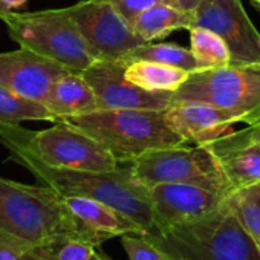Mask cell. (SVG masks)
Wrapping results in <instances>:
<instances>
[{
	"instance_id": "cell-1",
	"label": "cell",
	"mask_w": 260,
	"mask_h": 260,
	"mask_svg": "<svg viewBox=\"0 0 260 260\" xmlns=\"http://www.w3.org/2000/svg\"><path fill=\"white\" fill-rule=\"evenodd\" d=\"M0 143L8 150L10 161L25 167L36 176L39 184L51 187L60 196L95 199L138 222L147 234L155 230L149 188L134 176L128 164L110 172H86L48 166L26 146L19 132V124L0 125Z\"/></svg>"
},
{
	"instance_id": "cell-7",
	"label": "cell",
	"mask_w": 260,
	"mask_h": 260,
	"mask_svg": "<svg viewBox=\"0 0 260 260\" xmlns=\"http://www.w3.org/2000/svg\"><path fill=\"white\" fill-rule=\"evenodd\" d=\"M134 176L147 188L158 184H193L223 194L233 191L216 159L205 146H178L146 153L128 164Z\"/></svg>"
},
{
	"instance_id": "cell-11",
	"label": "cell",
	"mask_w": 260,
	"mask_h": 260,
	"mask_svg": "<svg viewBox=\"0 0 260 260\" xmlns=\"http://www.w3.org/2000/svg\"><path fill=\"white\" fill-rule=\"evenodd\" d=\"M124 69L125 64L121 61L100 60L81 72L96 96L100 110H166L172 104L173 92L146 90L130 83L124 75Z\"/></svg>"
},
{
	"instance_id": "cell-20",
	"label": "cell",
	"mask_w": 260,
	"mask_h": 260,
	"mask_svg": "<svg viewBox=\"0 0 260 260\" xmlns=\"http://www.w3.org/2000/svg\"><path fill=\"white\" fill-rule=\"evenodd\" d=\"M23 121L57 122L58 119L45 103L22 96L0 86V125H17Z\"/></svg>"
},
{
	"instance_id": "cell-21",
	"label": "cell",
	"mask_w": 260,
	"mask_h": 260,
	"mask_svg": "<svg viewBox=\"0 0 260 260\" xmlns=\"http://www.w3.org/2000/svg\"><path fill=\"white\" fill-rule=\"evenodd\" d=\"M98 246L75 236H54L37 243H28L32 260H89Z\"/></svg>"
},
{
	"instance_id": "cell-8",
	"label": "cell",
	"mask_w": 260,
	"mask_h": 260,
	"mask_svg": "<svg viewBox=\"0 0 260 260\" xmlns=\"http://www.w3.org/2000/svg\"><path fill=\"white\" fill-rule=\"evenodd\" d=\"M19 132L34 155L48 166L86 172H110L119 167L100 141L64 121L39 132L19 124Z\"/></svg>"
},
{
	"instance_id": "cell-17",
	"label": "cell",
	"mask_w": 260,
	"mask_h": 260,
	"mask_svg": "<svg viewBox=\"0 0 260 260\" xmlns=\"http://www.w3.org/2000/svg\"><path fill=\"white\" fill-rule=\"evenodd\" d=\"M45 104L51 109L58 121L63 118L100 110L96 96L86 78L72 71L61 75L52 84Z\"/></svg>"
},
{
	"instance_id": "cell-32",
	"label": "cell",
	"mask_w": 260,
	"mask_h": 260,
	"mask_svg": "<svg viewBox=\"0 0 260 260\" xmlns=\"http://www.w3.org/2000/svg\"><path fill=\"white\" fill-rule=\"evenodd\" d=\"M252 4H254V5H255L258 10H260V0H252Z\"/></svg>"
},
{
	"instance_id": "cell-4",
	"label": "cell",
	"mask_w": 260,
	"mask_h": 260,
	"mask_svg": "<svg viewBox=\"0 0 260 260\" xmlns=\"http://www.w3.org/2000/svg\"><path fill=\"white\" fill-rule=\"evenodd\" d=\"M173 260H260V252L223 202L211 214L147 234Z\"/></svg>"
},
{
	"instance_id": "cell-27",
	"label": "cell",
	"mask_w": 260,
	"mask_h": 260,
	"mask_svg": "<svg viewBox=\"0 0 260 260\" xmlns=\"http://www.w3.org/2000/svg\"><path fill=\"white\" fill-rule=\"evenodd\" d=\"M104 2L112 4L119 13L121 16L132 25L134 20L137 19V16L144 11L146 8L155 5V4H170V0H104Z\"/></svg>"
},
{
	"instance_id": "cell-24",
	"label": "cell",
	"mask_w": 260,
	"mask_h": 260,
	"mask_svg": "<svg viewBox=\"0 0 260 260\" xmlns=\"http://www.w3.org/2000/svg\"><path fill=\"white\" fill-rule=\"evenodd\" d=\"M190 31L191 54L194 55L201 71L223 68L231 63V55L226 43L213 31L194 26Z\"/></svg>"
},
{
	"instance_id": "cell-10",
	"label": "cell",
	"mask_w": 260,
	"mask_h": 260,
	"mask_svg": "<svg viewBox=\"0 0 260 260\" xmlns=\"http://www.w3.org/2000/svg\"><path fill=\"white\" fill-rule=\"evenodd\" d=\"M194 26L216 32L226 43L231 55L230 64L260 63V34L240 0H205L194 11Z\"/></svg>"
},
{
	"instance_id": "cell-26",
	"label": "cell",
	"mask_w": 260,
	"mask_h": 260,
	"mask_svg": "<svg viewBox=\"0 0 260 260\" xmlns=\"http://www.w3.org/2000/svg\"><path fill=\"white\" fill-rule=\"evenodd\" d=\"M26 242L0 230V260H32L26 252Z\"/></svg>"
},
{
	"instance_id": "cell-30",
	"label": "cell",
	"mask_w": 260,
	"mask_h": 260,
	"mask_svg": "<svg viewBox=\"0 0 260 260\" xmlns=\"http://www.w3.org/2000/svg\"><path fill=\"white\" fill-rule=\"evenodd\" d=\"M89 260H112V258H110V257H107L101 249H98V248H96V249L93 251V254H92V257H90Z\"/></svg>"
},
{
	"instance_id": "cell-12",
	"label": "cell",
	"mask_w": 260,
	"mask_h": 260,
	"mask_svg": "<svg viewBox=\"0 0 260 260\" xmlns=\"http://www.w3.org/2000/svg\"><path fill=\"white\" fill-rule=\"evenodd\" d=\"M155 230L202 219L225 202L226 194L193 184H158L149 188ZM152 231V233H153Z\"/></svg>"
},
{
	"instance_id": "cell-25",
	"label": "cell",
	"mask_w": 260,
	"mask_h": 260,
	"mask_svg": "<svg viewBox=\"0 0 260 260\" xmlns=\"http://www.w3.org/2000/svg\"><path fill=\"white\" fill-rule=\"evenodd\" d=\"M121 245L130 260H173L147 234H124Z\"/></svg>"
},
{
	"instance_id": "cell-22",
	"label": "cell",
	"mask_w": 260,
	"mask_h": 260,
	"mask_svg": "<svg viewBox=\"0 0 260 260\" xmlns=\"http://www.w3.org/2000/svg\"><path fill=\"white\" fill-rule=\"evenodd\" d=\"M225 204L260 252V182L233 190Z\"/></svg>"
},
{
	"instance_id": "cell-2",
	"label": "cell",
	"mask_w": 260,
	"mask_h": 260,
	"mask_svg": "<svg viewBox=\"0 0 260 260\" xmlns=\"http://www.w3.org/2000/svg\"><path fill=\"white\" fill-rule=\"evenodd\" d=\"M60 121L100 141L119 164H130L155 150L185 146L166 122L164 110H96Z\"/></svg>"
},
{
	"instance_id": "cell-15",
	"label": "cell",
	"mask_w": 260,
	"mask_h": 260,
	"mask_svg": "<svg viewBox=\"0 0 260 260\" xmlns=\"http://www.w3.org/2000/svg\"><path fill=\"white\" fill-rule=\"evenodd\" d=\"M166 122L185 143L204 146L225 134L239 116L202 101H172L164 110Z\"/></svg>"
},
{
	"instance_id": "cell-16",
	"label": "cell",
	"mask_w": 260,
	"mask_h": 260,
	"mask_svg": "<svg viewBox=\"0 0 260 260\" xmlns=\"http://www.w3.org/2000/svg\"><path fill=\"white\" fill-rule=\"evenodd\" d=\"M63 199L68 210L78 220L95 246L116 236L147 234L138 222L107 204L81 196H66Z\"/></svg>"
},
{
	"instance_id": "cell-3",
	"label": "cell",
	"mask_w": 260,
	"mask_h": 260,
	"mask_svg": "<svg viewBox=\"0 0 260 260\" xmlns=\"http://www.w3.org/2000/svg\"><path fill=\"white\" fill-rule=\"evenodd\" d=\"M0 230L26 243L54 236H75L92 243L55 190L43 184L26 185L2 176Z\"/></svg>"
},
{
	"instance_id": "cell-19",
	"label": "cell",
	"mask_w": 260,
	"mask_h": 260,
	"mask_svg": "<svg viewBox=\"0 0 260 260\" xmlns=\"http://www.w3.org/2000/svg\"><path fill=\"white\" fill-rule=\"evenodd\" d=\"M125 78L150 92H176L190 77V72L146 60H134L125 64Z\"/></svg>"
},
{
	"instance_id": "cell-31",
	"label": "cell",
	"mask_w": 260,
	"mask_h": 260,
	"mask_svg": "<svg viewBox=\"0 0 260 260\" xmlns=\"http://www.w3.org/2000/svg\"><path fill=\"white\" fill-rule=\"evenodd\" d=\"M252 127H254V132H255V135H257V138H258V141H260V122H257V124H254Z\"/></svg>"
},
{
	"instance_id": "cell-28",
	"label": "cell",
	"mask_w": 260,
	"mask_h": 260,
	"mask_svg": "<svg viewBox=\"0 0 260 260\" xmlns=\"http://www.w3.org/2000/svg\"><path fill=\"white\" fill-rule=\"evenodd\" d=\"M28 0H0V10L4 11H20L26 8Z\"/></svg>"
},
{
	"instance_id": "cell-9",
	"label": "cell",
	"mask_w": 260,
	"mask_h": 260,
	"mask_svg": "<svg viewBox=\"0 0 260 260\" xmlns=\"http://www.w3.org/2000/svg\"><path fill=\"white\" fill-rule=\"evenodd\" d=\"M66 10L98 61L124 63L130 52L146 43L121 13L104 0H81Z\"/></svg>"
},
{
	"instance_id": "cell-18",
	"label": "cell",
	"mask_w": 260,
	"mask_h": 260,
	"mask_svg": "<svg viewBox=\"0 0 260 260\" xmlns=\"http://www.w3.org/2000/svg\"><path fill=\"white\" fill-rule=\"evenodd\" d=\"M194 13L184 11L170 4H155L141 11L132 23L134 31L146 42L164 39L178 29H191Z\"/></svg>"
},
{
	"instance_id": "cell-6",
	"label": "cell",
	"mask_w": 260,
	"mask_h": 260,
	"mask_svg": "<svg viewBox=\"0 0 260 260\" xmlns=\"http://www.w3.org/2000/svg\"><path fill=\"white\" fill-rule=\"evenodd\" d=\"M172 101L208 103L254 125L260 122V63L196 71L173 93Z\"/></svg>"
},
{
	"instance_id": "cell-13",
	"label": "cell",
	"mask_w": 260,
	"mask_h": 260,
	"mask_svg": "<svg viewBox=\"0 0 260 260\" xmlns=\"http://www.w3.org/2000/svg\"><path fill=\"white\" fill-rule=\"evenodd\" d=\"M68 72V68L25 48L0 52V86L40 103H46L52 84Z\"/></svg>"
},
{
	"instance_id": "cell-23",
	"label": "cell",
	"mask_w": 260,
	"mask_h": 260,
	"mask_svg": "<svg viewBox=\"0 0 260 260\" xmlns=\"http://www.w3.org/2000/svg\"><path fill=\"white\" fill-rule=\"evenodd\" d=\"M134 60H146V61L161 63V64L184 69L190 74L201 71L191 51L187 48H182L176 43H152V42L144 43L128 54L124 64L134 61Z\"/></svg>"
},
{
	"instance_id": "cell-29",
	"label": "cell",
	"mask_w": 260,
	"mask_h": 260,
	"mask_svg": "<svg viewBox=\"0 0 260 260\" xmlns=\"http://www.w3.org/2000/svg\"><path fill=\"white\" fill-rule=\"evenodd\" d=\"M172 5L184 10V11H188V13H194L198 10V7L205 2V0H170Z\"/></svg>"
},
{
	"instance_id": "cell-14",
	"label": "cell",
	"mask_w": 260,
	"mask_h": 260,
	"mask_svg": "<svg viewBox=\"0 0 260 260\" xmlns=\"http://www.w3.org/2000/svg\"><path fill=\"white\" fill-rule=\"evenodd\" d=\"M204 146L216 159L233 190L260 182V141L252 125L223 134Z\"/></svg>"
},
{
	"instance_id": "cell-5",
	"label": "cell",
	"mask_w": 260,
	"mask_h": 260,
	"mask_svg": "<svg viewBox=\"0 0 260 260\" xmlns=\"http://www.w3.org/2000/svg\"><path fill=\"white\" fill-rule=\"evenodd\" d=\"M0 22L13 42L72 72H84L98 60L66 8L36 13L0 10Z\"/></svg>"
}]
</instances>
